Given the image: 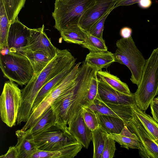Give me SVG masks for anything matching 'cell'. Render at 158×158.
<instances>
[{
	"label": "cell",
	"mask_w": 158,
	"mask_h": 158,
	"mask_svg": "<svg viewBox=\"0 0 158 158\" xmlns=\"http://www.w3.org/2000/svg\"><path fill=\"white\" fill-rule=\"evenodd\" d=\"M98 78L115 90L124 94H130L131 92L127 84L119 78L107 71L101 70L97 72Z\"/></svg>",
	"instance_id": "obj_27"
},
{
	"label": "cell",
	"mask_w": 158,
	"mask_h": 158,
	"mask_svg": "<svg viewBox=\"0 0 158 158\" xmlns=\"http://www.w3.org/2000/svg\"><path fill=\"white\" fill-rule=\"evenodd\" d=\"M16 135L17 142L15 146L18 152V158H31L38 149L30 130H18L16 131Z\"/></svg>",
	"instance_id": "obj_17"
},
{
	"label": "cell",
	"mask_w": 158,
	"mask_h": 158,
	"mask_svg": "<svg viewBox=\"0 0 158 158\" xmlns=\"http://www.w3.org/2000/svg\"><path fill=\"white\" fill-rule=\"evenodd\" d=\"M152 3L151 0H141L139 2V4L141 7L146 8L151 6Z\"/></svg>",
	"instance_id": "obj_40"
},
{
	"label": "cell",
	"mask_w": 158,
	"mask_h": 158,
	"mask_svg": "<svg viewBox=\"0 0 158 158\" xmlns=\"http://www.w3.org/2000/svg\"><path fill=\"white\" fill-rule=\"evenodd\" d=\"M132 32V29L128 27H124L120 31V35L122 38H127L131 36Z\"/></svg>",
	"instance_id": "obj_39"
},
{
	"label": "cell",
	"mask_w": 158,
	"mask_h": 158,
	"mask_svg": "<svg viewBox=\"0 0 158 158\" xmlns=\"http://www.w3.org/2000/svg\"><path fill=\"white\" fill-rule=\"evenodd\" d=\"M116 44L117 48L114 53L115 62L128 68L131 73V81L138 86L146 60L136 46L131 36L127 38H120Z\"/></svg>",
	"instance_id": "obj_4"
},
{
	"label": "cell",
	"mask_w": 158,
	"mask_h": 158,
	"mask_svg": "<svg viewBox=\"0 0 158 158\" xmlns=\"http://www.w3.org/2000/svg\"><path fill=\"white\" fill-rule=\"evenodd\" d=\"M96 71L85 61L83 62L74 85L58 98L51 106L56 117L55 124L67 126L75 115L82 108Z\"/></svg>",
	"instance_id": "obj_2"
},
{
	"label": "cell",
	"mask_w": 158,
	"mask_h": 158,
	"mask_svg": "<svg viewBox=\"0 0 158 158\" xmlns=\"http://www.w3.org/2000/svg\"><path fill=\"white\" fill-rule=\"evenodd\" d=\"M108 136L118 143L121 147L128 150L129 149H139L140 148L138 137L126 125L119 134L110 133L108 134Z\"/></svg>",
	"instance_id": "obj_21"
},
{
	"label": "cell",
	"mask_w": 158,
	"mask_h": 158,
	"mask_svg": "<svg viewBox=\"0 0 158 158\" xmlns=\"http://www.w3.org/2000/svg\"><path fill=\"white\" fill-rule=\"evenodd\" d=\"M125 125L138 138L139 156L144 158H158V145L134 113Z\"/></svg>",
	"instance_id": "obj_10"
},
{
	"label": "cell",
	"mask_w": 158,
	"mask_h": 158,
	"mask_svg": "<svg viewBox=\"0 0 158 158\" xmlns=\"http://www.w3.org/2000/svg\"><path fill=\"white\" fill-rule=\"evenodd\" d=\"M56 0V1H59V0Z\"/></svg>",
	"instance_id": "obj_42"
},
{
	"label": "cell",
	"mask_w": 158,
	"mask_h": 158,
	"mask_svg": "<svg viewBox=\"0 0 158 158\" xmlns=\"http://www.w3.org/2000/svg\"><path fill=\"white\" fill-rule=\"evenodd\" d=\"M82 148L78 143L62 147L51 151L38 150L31 158H73L77 155Z\"/></svg>",
	"instance_id": "obj_18"
},
{
	"label": "cell",
	"mask_w": 158,
	"mask_h": 158,
	"mask_svg": "<svg viewBox=\"0 0 158 158\" xmlns=\"http://www.w3.org/2000/svg\"><path fill=\"white\" fill-rule=\"evenodd\" d=\"M133 112L158 145V123L149 114L139 109L136 104L131 106Z\"/></svg>",
	"instance_id": "obj_24"
},
{
	"label": "cell",
	"mask_w": 158,
	"mask_h": 158,
	"mask_svg": "<svg viewBox=\"0 0 158 158\" xmlns=\"http://www.w3.org/2000/svg\"><path fill=\"white\" fill-rule=\"evenodd\" d=\"M22 54L30 61L33 69L34 75L36 76L39 74L53 59L40 51L23 52Z\"/></svg>",
	"instance_id": "obj_26"
},
{
	"label": "cell",
	"mask_w": 158,
	"mask_h": 158,
	"mask_svg": "<svg viewBox=\"0 0 158 158\" xmlns=\"http://www.w3.org/2000/svg\"><path fill=\"white\" fill-rule=\"evenodd\" d=\"M80 65V63L76 64L63 80L44 97L31 112L25 124L21 129V130L26 131L34 124L58 98L74 85Z\"/></svg>",
	"instance_id": "obj_7"
},
{
	"label": "cell",
	"mask_w": 158,
	"mask_h": 158,
	"mask_svg": "<svg viewBox=\"0 0 158 158\" xmlns=\"http://www.w3.org/2000/svg\"><path fill=\"white\" fill-rule=\"evenodd\" d=\"M68 125L70 133L82 147L88 149L91 141V131L84 121L82 108L75 115Z\"/></svg>",
	"instance_id": "obj_16"
},
{
	"label": "cell",
	"mask_w": 158,
	"mask_h": 158,
	"mask_svg": "<svg viewBox=\"0 0 158 158\" xmlns=\"http://www.w3.org/2000/svg\"><path fill=\"white\" fill-rule=\"evenodd\" d=\"M86 37L84 43L81 45L84 48L88 49L90 52H96L108 51L105 40L90 34L85 31Z\"/></svg>",
	"instance_id": "obj_31"
},
{
	"label": "cell",
	"mask_w": 158,
	"mask_h": 158,
	"mask_svg": "<svg viewBox=\"0 0 158 158\" xmlns=\"http://www.w3.org/2000/svg\"><path fill=\"white\" fill-rule=\"evenodd\" d=\"M0 67L3 77L22 86L31 80L34 73L28 58L22 54L6 51L0 55Z\"/></svg>",
	"instance_id": "obj_6"
},
{
	"label": "cell",
	"mask_w": 158,
	"mask_h": 158,
	"mask_svg": "<svg viewBox=\"0 0 158 158\" xmlns=\"http://www.w3.org/2000/svg\"><path fill=\"white\" fill-rule=\"evenodd\" d=\"M114 8V6L113 7L98 19L92 26L88 32L93 35L103 39L102 35L105 21L110 12Z\"/></svg>",
	"instance_id": "obj_34"
},
{
	"label": "cell",
	"mask_w": 158,
	"mask_h": 158,
	"mask_svg": "<svg viewBox=\"0 0 158 158\" xmlns=\"http://www.w3.org/2000/svg\"><path fill=\"white\" fill-rule=\"evenodd\" d=\"M150 106L152 117L158 123V102L153 100Z\"/></svg>",
	"instance_id": "obj_37"
},
{
	"label": "cell",
	"mask_w": 158,
	"mask_h": 158,
	"mask_svg": "<svg viewBox=\"0 0 158 158\" xmlns=\"http://www.w3.org/2000/svg\"><path fill=\"white\" fill-rule=\"evenodd\" d=\"M60 32L61 38L65 41L81 45L84 43L86 37L85 31L78 25L68 27Z\"/></svg>",
	"instance_id": "obj_25"
},
{
	"label": "cell",
	"mask_w": 158,
	"mask_h": 158,
	"mask_svg": "<svg viewBox=\"0 0 158 158\" xmlns=\"http://www.w3.org/2000/svg\"><path fill=\"white\" fill-rule=\"evenodd\" d=\"M95 112L99 125L108 134H119L125 126L120 118Z\"/></svg>",
	"instance_id": "obj_22"
},
{
	"label": "cell",
	"mask_w": 158,
	"mask_h": 158,
	"mask_svg": "<svg viewBox=\"0 0 158 158\" xmlns=\"http://www.w3.org/2000/svg\"><path fill=\"white\" fill-rule=\"evenodd\" d=\"M98 87L100 99L104 102L130 106L136 104L134 93L128 94L121 93L99 78Z\"/></svg>",
	"instance_id": "obj_15"
},
{
	"label": "cell",
	"mask_w": 158,
	"mask_h": 158,
	"mask_svg": "<svg viewBox=\"0 0 158 158\" xmlns=\"http://www.w3.org/2000/svg\"><path fill=\"white\" fill-rule=\"evenodd\" d=\"M141 0H117L114 6L115 8L121 6H127L139 3Z\"/></svg>",
	"instance_id": "obj_38"
},
{
	"label": "cell",
	"mask_w": 158,
	"mask_h": 158,
	"mask_svg": "<svg viewBox=\"0 0 158 158\" xmlns=\"http://www.w3.org/2000/svg\"><path fill=\"white\" fill-rule=\"evenodd\" d=\"M82 114L84 121L91 131L98 127L99 125L96 112L89 107L82 106Z\"/></svg>",
	"instance_id": "obj_33"
},
{
	"label": "cell",
	"mask_w": 158,
	"mask_h": 158,
	"mask_svg": "<svg viewBox=\"0 0 158 158\" xmlns=\"http://www.w3.org/2000/svg\"><path fill=\"white\" fill-rule=\"evenodd\" d=\"M91 131V141L94 146L93 158H102L106 140L107 132L99 125Z\"/></svg>",
	"instance_id": "obj_28"
},
{
	"label": "cell",
	"mask_w": 158,
	"mask_h": 158,
	"mask_svg": "<svg viewBox=\"0 0 158 158\" xmlns=\"http://www.w3.org/2000/svg\"><path fill=\"white\" fill-rule=\"evenodd\" d=\"M30 34V28L17 18L10 24L8 36L7 51L21 54L20 50L26 45Z\"/></svg>",
	"instance_id": "obj_14"
},
{
	"label": "cell",
	"mask_w": 158,
	"mask_h": 158,
	"mask_svg": "<svg viewBox=\"0 0 158 158\" xmlns=\"http://www.w3.org/2000/svg\"><path fill=\"white\" fill-rule=\"evenodd\" d=\"M56 116L51 106L40 117L36 123L29 129L34 137L55 124Z\"/></svg>",
	"instance_id": "obj_23"
},
{
	"label": "cell",
	"mask_w": 158,
	"mask_h": 158,
	"mask_svg": "<svg viewBox=\"0 0 158 158\" xmlns=\"http://www.w3.org/2000/svg\"><path fill=\"white\" fill-rule=\"evenodd\" d=\"M89 107L98 113L120 118L125 125L134 114L131 106L105 102L100 98L95 99Z\"/></svg>",
	"instance_id": "obj_13"
},
{
	"label": "cell",
	"mask_w": 158,
	"mask_h": 158,
	"mask_svg": "<svg viewBox=\"0 0 158 158\" xmlns=\"http://www.w3.org/2000/svg\"><path fill=\"white\" fill-rule=\"evenodd\" d=\"M0 49H7V39L11 23L7 16L2 0H0Z\"/></svg>",
	"instance_id": "obj_29"
},
{
	"label": "cell",
	"mask_w": 158,
	"mask_h": 158,
	"mask_svg": "<svg viewBox=\"0 0 158 158\" xmlns=\"http://www.w3.org/2000/svg\"><path fill=\"white\" fill-rule=\"evenodd\" d=\"M96 0H60L55 1L52 16L54 27L60 32L72 25H78L83 14L94 5Z\"/></svg>",
	"instance_id": "obj_5"
},
{
	"label": "cell",
	"mask_w": 158,
	"mask_h": 158,
	"mask_svg": "<svg viewBox=\"0 0 158 158\" xmlns=\"http://www.w3.org/2000/svg\"><path fill=\"white\" fill-rule=\"evenodd\" d=\"M34 139L38 149L46 151L78 143L69 131L68 126L55 124Z\"/></svg>",
	"instance_id": "obj_9"
},
{
	"label": "cell",
	"mask_w": 158,
	"mask_h": 158,
	"mask_svg": "<svg viewBox=\"0 0 158 158\" xmlns=\"http://www.w3.org/2000/svg\"><path fill=\"white\" fill-rule=\"evenodd\" d=\"M26 45L22 48L20 52L40 51L44 53L52 59L56 55L58 48L52 44L44 31V26L37 28L30 29V34Z\"/></svg>",
	"instance_id": "obj_11"
},
{
	"label": "cell",
	"mask_w": 158,
	"mask_h": 158,
	"mask_svg": "<svg viewBox=\"0 0 158 158\" xmlns=\"http://www.w3.org/2000/svg\"><path fill=\"white\" fill-rule=\"evenodd\" d=\"M75 65H72L68 67L48 81L42 87L34 101L31 112L35 109L44 97L68 74Z\"/></svg>",
	"instance_id": "obj_20"
},
{
	"label": "cell",
	"mask_w": 158,
	"mask_h": 158,
	"mask_svg": "<svg viewBox=\"0 0 158 158\" xmlns=\"http://www.w3.org/2000/svg\"><path fill=\"white\" fill-rule=\"evenodd\" d=\"M85 62L96 72L102 69H107L115 62L114 53L108 51L96 52H90L87 55Z\"/></svg>",
	"instance_id": "obj_19"
},
{
	"label": "cell",
	"mask_w": 158,
	"mask_h": 158,
	"mask_svg": "<svg viewBox=\"0 0 158 158\" xmlns=\"http://www.w3.org/2000/svg\"><path fill=\"white\" fill-rule=\"evenodd\" d=\"M76 58L67 49H58L56 56L37 76L21 90L22 104L17 124L26 122L31 112L34 101L40 89L48 81L68 67L75 65Z\"/></svg>",
	"instance_id": "obj_1"
},
{
	"label": "cell",
	"mask_w": 158,
	"mask_h": 158,
	"mask_svg": "<svg viewBox=\"0 0 158 158\" xmlns=\"http://www.w3.org/2000/svg\"><path fill=\"white\" fill-rule=\"evenodd\" d=\"M116 150L115 141L108 135L102 158H113Z\"/></svg>",
	"instance_id": "obj_35"
},
{
	"label": "cell",
	"mask_w": 158,
	"mask_h": 158,
	"mask_svg": "<svg viewBox=\"0 0 158 158\" xmlns=\"http://www.w3.org/2000/svg\"><path fill=\"white\" fill-rule=\"evenodd\" d=\"M26 0H2L10 23L17 18Z\"/></svg>",
	"instance_id": "obj_30"
},
{
	"label": "cell",
	"mask_w": 158,
	"mask_h": 158,
	"mask_svg": "<svg viewBox=\"0 0 158 158\" xmlns=\"http://www.w3.org/2000/svg\"><path fill=\"white\" fill-rule=\"evenodd\" d=\"M18 152L17 148L15 146H11L6 154L1 155L0 158H18Z\"/></svg>",
	"instance_id": "obj_36"
},
{
	"label": "cell",
	"mask_w": 158,
	"mask_h": 158,
	"mask_svg": "<svg viewBox=\"0 0 158 158\" xmlns=\"http://www.w3.org/2000/svg\"><path fill=\"white\" fill-rule=\"evenodd\" d=\"M98 78L97 72L96 71L91 79L88 92L83 101V106L89 107L93 104L95 99L100 98L98 92Z\"/></svg>",
	"instance_id": "obj_32"
},
{
	"label": "cell",
	"mask_w": 158,
	"mask_h": 158,
	"mask_svg": "<svg viewBox=\"0 0 158 158\" xmlns=\"http://www.w3.org/2000/svg\"><path fill=\"white\" fill-rule=\"evenodd\" d=\"M117 0H96L95 4L82 15L78 24L83 30L88 32L92 26L113 7Z\"/></svg>",
	"instance_id": "obj_12"
},
{
	"label": "cell",
	"mask_w": 158,
	"mask_h": 158,
	"mask_svg": "<svg viewBox=\"0 0 158 158\" xmlns=\"http://www.w3.org/2000/svg\"><path fill=\"white\" fill-rule=\"evenodd\" d=\"M22 100L18 85L10 80L5 82L0 97V114L2 120L9 127L16 125Z\"/></svg>",
	"instance_id": "obj_8"
},
{
	"label": "cell",
	"mask_w": 158,
	"mask_h": 158,
	"mask_svg": "<svg viewBox=\"0 0 158 158\" xmlns=\"http://www.w3.org/2000/svg\"><path fill=\"white\" fill-rule=\"evenodd\" d=\"M134 93L136 105L145 112L158 94V48L146 60L140 82Z\"/></svg>",
	"instance_id": "obj_3"
},
{
	"label": "cell",
	"mask_w": 158,
	"mask_h": 158,
	"mask_svg": "<svg viewBox=\"0 0 158 158\" xmlns=\"http://www.w3.org/2000/svg\"><path fill=\"white\" fill-rule=\"evenodd\" d=\"M154 100L155 101H157L158 102V97H156V98H155L154 99Z\"/></svg>",
	"instance_id": "obj_41"
}]
</instances>
